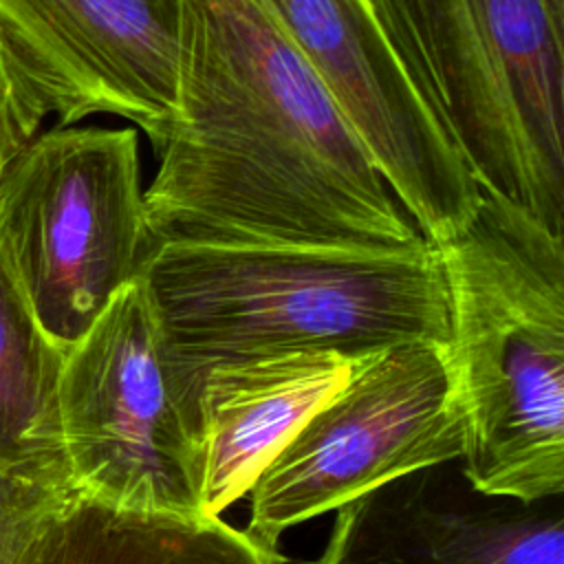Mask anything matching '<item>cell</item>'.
Wrapping results in <instances>:
<instances>
[{
    "instance_id": "6da1fadb",
    "label": "cell",
    "mask_w": 564,
    "mask_h": 564,
    "mask_svg": "<svg viewBox=\"0 0 564 564\" xmlns=\"http://www.w3.org/2000/svg\"><path fill=\"white\" fill-rule=\"evenodd\" d=\"M154 150L143 192L150 251L430 245L258 0H178L174 112Z\"/></svg>"
},
{
    "instance_id": "7a4b0ae2",
    "label": "cell",
    "mask_w": 564,
    "mask_h": 564,
    "mask_svg": "<svg viewBox=\"0 0 564 564\" xmlns=\"http://www.w3.org/2000/svg\"><path fill=\"white\" fill-rule=\"evenodd\" d=\"M178 410L220 366L297 352L368 359L410 341L449 346V295L434 245L414 251L167 242L139 275ZM198 445V441H196Z\"/></svg>"
},
{
    "instance_id": "3957f363",
    "label": "cell",
    "mask_w": 564,
    "mask_h": 564,
    "mask_svg": "<svg viewBox=\"0 0 564 564\" xmlns=\"http://www.w3.org/2000/svg\"><path fill=\"white\" fill-rule=\"evenodd\" d=\"M465 408L463 465L491 494H564V236L498 194L434 247Z\"/></svg>"
},
{
    "instance_id": "277c9868",
    "label": "cell",
    "mask_w": 564,
    "mask_h": 564,
    "mask_svg": "<svg viewBox=\"0 0 564 564\" xmlns=\"http://www.w3.org/2000/svg\"><path fill=\"white\" fill-rule=\"evenodd\" d=\"M480 192L564 236V0H368Z\"/></svg>"
},
{
    "instance_id": "5b68a950",
    "label": "cell",
    "mask_w": 564,
    "mask_h": 564,
    "mask_svg": "<svg viewBox=\"0 0 564 564\" xmlns=\"http://www.w3.org/2000/svg\"><path fill=\"white\" fill-rule=\"evenodd\" d=\"M148 256L134 126L57 123L0 174V267L62 355Z\"/></svg>"
},
{
    "instance_id": "8992f818",
    "label": "cell",
    "mask_w": 564,
    "mask_h": 564,
    "mask_svg": "<svg viewBox=\"0 0 564 564\" xmlns=\"http://www.w3.org/2000/svg\"><path fill=\"white\" fill-rule=\"evenodd\" d=\"M465 408L449 346L399 344L361 361L260 471L247 533L278 538L412 469L463 456Z\"/></svg>"
},
{
    "instance_id": "52a82bcc",
    "label": "cell",
    "mask_w": 564,
    "mask_h": 564,
    "mask_svg": "<svg viewBox=\"0 0 564 564\" xmlns=\"http://www.w3.org/2000/svg\"><path fill=\"white\" fill-rule=\"evenodd\" d=\"M57 412L73 494L115 507L200 511V452L165 375L141 280L62 355Z\"/></svg>"
},
{
    "instance_id": "ba28073f",
    "label": "cell",
    "mask_w": 564,
    "mask_h": 564,
    "mask_svg": "<svg viewBox=\"0 0 564 564\" xmlns=\"http://www.w3.org/2000/svg\"><path fill=\"white\" fill-rule=\"evenodd\" d=\"M319 77L434 247L474 218L480 187L392 51L368 0H258Z\"/></svg>"
},
{
    "instance_id": "9c48e42d",
    "label": "cell",
    "mask_w": 564,
    "mask_h": 564,
    "mask_svg": "<svg viewBox=\"0 0 564 564\" xmlns=\"http://www.w3.org/2000/svg\"><path fill=\"white\" fill-rule=\"evenodd\" d=\"M0 31L59 126L112 115L161 143L176 97L178 0H0Z\"/></svg>"
},
{
    "instance_id": "30bf717a",
    "label": "cell",
    "mask_w": 564,
    "mask_h": 564,
    "mask_svg": "<svg viewBox=\"0 0 564 564\" xmlns=\"http://www.w3.org/2000/svg\"><path fill=\"white\" fill-rule=\"evenodd\" d=\"M317 564H564V494L482 491L447 458L341 505Z\"/></svg>"
},
{
    "instance_id": "8fae6325",
    "label": "cell",
    "mask_w": 564,
    "mask_h": 564,
    "mask_svg": "<svg viewBox=\"0 0 564 564\" xmlns=\"http://www.w3.org/2000/svg\"><path fill=\"white\" fill-rule=\"evenodd\" d=\"M361 361L297 352L214 368L196 399L200 511L220 516L249 494L269 460Z\"/></svg>"
},
{
    "instance_id": "7c38bea8",
    "label": "cell",
    "mask_w": 564,
    "mask_h": 564,
    "mask_svg": "<svg viewBox=\"0 0 564 564\" xmlns=\"http://www.w3.org/2000/svg\"><path fill=\"white\" fill-rule=\"evenodd\" d=\"M29 564H284L278 549L218 516L115 507L68 496Z\"/></svg>"
},
{
    "instance_id": "4fadbf2b",
    "label": "cell",
    "mask_w": 564,
    "mask_h": 564,
    "mask_svg": "<svg viewBox=\"0 0 564 564\" xmlns=\"http://www.w3.org/2000/svg\"><path fill=\"white\" fill-rule=\"evenodd\" d=\"M62 352L0 267V463L73 494L57 412Z\"/></svg>"
},
{
    "instance_id": "5bb4252c",
    "label": "cell",
    "mask_w": 564,
    "mask_h": 564,
    "mask_svg": "<svg viewBox=\"0 0 564 564\" xmlns=\"http://www.w3.org/2000/svg\"><path fill=\"white\" fill-rule=\"evenodd\" d=\"M68 496L0 463V564H29L44 527Z\"/></svg>"
},
{
    "instance_id": "9a60e30c",
    "label": "cell",
    "mask_w": 564,
    "mask_h": 564,
    "mask_svg": "<svg viewBox=\"0 0 564 564\" xmlns=\"http://www.w3.org/2000/svg\"><path fill=\"white\" fill-rule=\"evenodd\" d=\"M48 110L0 31V174L42 130Z\"/></svg>"
}]
</instances>
